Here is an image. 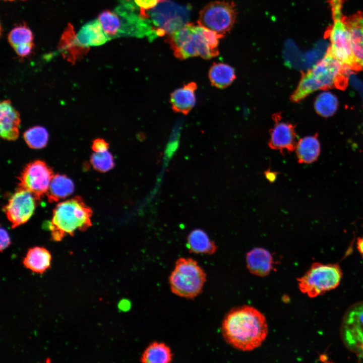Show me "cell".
Listing matches in <instances>:
<instances>
[{
  "mask_svg": "<svg viewBox=\"0 0 363 363\" xmlns=\"http://www.w3.org/2000/svg\"><path fill=\"white\" fill-rule=\"evenodd\" d=\"M221 332L226 342L234 348L251 351L265 340L268 327L261 312L253 307L243 306L227 314L222 322Z\"/></svg>",
  "mask_w": 363,
  "mask_h": 363,
  "instance_id": "obj_1",
  "label": "cell"
},
{
  "mask_svg": "<svg viewBox=\"0 0 363 363\" xmlns=\"http://www.w3.org/2000/svg\"><path fill=\"white\" fill-rule=\"evenodd\" d=\"M348 70L327 50L324 56L306 72L302 73L290 100L298 102L319 90L345 89Z\"/></svg>",
  "mask_w": 363,
  "mask_h": 363,
  "instance_id": "obj_2",
  "label": "cell"
},
{
  "mask_svg": "<svg viewBox=\"0 0 363 363\" xmlns=\"http://www.w3.org/2000/svg\"><path fill=\"white\" fill-rule=\"evenodd\" d=\"M222 37L204 27L188 23L168 35L167 41L179 59L198 56L208 59L219 54V40Z\"/></svg>",
  "mask_w": 363,
  "mask_h": 363,
  "instance_id": "obj_3",
  "label": "cell"
},
{
  "mask_svg": "<svg viewBox=\"0 0 363 363\" xmlns=\"http://www.w3.org/2000/svg\"><path fill=\"white\" fill-rule=\"evenodd\" d=\"M92 213L79 196L59 203L53 209L48 226L52 239L59 241L67 235H73L77 230H86L92 225Z\"/></svg>",
  "mask_w": 363,
  "mask_h": 363,
  "instance_id": "obj_4",
  "label": "cell"
},
{
  "mask_svg": "<svg viewBox=\"0 0 363 363\" xmlns=\"http://www.w3.org/2000/svg\"><path fill=\"white\" fill-rule=\"evenodd\" d=\"M333 23L327 28L324 37L330 43L328 50L348 70L359 71L354 58L350 33L343 15L344 0H328Z\"/></svg>",
  "mask_w": 363,
  "mask_h": 363,
  "instance_id": "obj_5",
  "label": "cell"
},
{
  "mask_svg": "<svg viewBox=\"0 0 363 363\" xmlns=\"http://www.w3.org/2000/svg\"><path fill=\"white\" fill-rule=\"evenodd\" d=\"M206 281L204 271L191 258L178 259L169 277L172 293L188 299L194 298L200 294Z\"/></svg>",
  "mask_w": 363,
  "mask_h": 363,
  "instance_id": "obj_6",
  "label": "cell"
},
{
  "mask_svg": "<svg viewBox=\"0 0 363 363\" xmlns=\"http://www.w3.org/2000/svg\"><path fill=\"white\" fill-rule=\"evenodd\" d=\"M191 8L171 0H161L146 11L147 18L157 30L158 36L170 35L188 23Z\"/></svg>",
  "mask_w": 363,
  "mask_h": 363,
  "instance_id": "obj_7",
  "label": "cell"
},
{
  "mask_svg": "<svg viewBox=\"0 0 363 363\" xmlns=\"http://www.w3.org/2000/svg\"><path fill=\"white\" fill-rule=\"evenodd\" d=\"M342 277L338 265L315 263L297 279L298 288L309 297H315L337 287Z\"/></svg>",
  "mask_w": 363,
  "mask_h": 363,
  "instance_id": "obj_8",
  "label": "cell"
},
{
  "mask_svg": "<svg viewBox=\"0 0 363 363\" xmlns=\"http://www.w3.org/2000/svg\"><path fill=\"white\" fill-rule=\"evenodd\" d=\"M114 11L119 20V37H146L152 41L158 36L150 20L141 16L140 8L132 1H120Z\"/></svg>",
  "mask_w": 363,
  "mask_h": 363,
  "instance_id": "obj_9",
  "label": "cell"
},
{
  "mask_svg": "<svg viewBox=\"0 0 363 363\" xmlns=\"http://www.w3.org/2000/svg\"><path fill=\"white\" fill-rule=\"evenodd\" d=\"M235 4L231 1H215L201 11L198 25L208 28L223 37L230 31L236 18Z\"/></svg>",
  "mask_w": 363,
  "mask_h": 363,
  "instance_id": "obj_10",
  "label": "cell"
},
{
  "mask_svg": "<svg viewBox=\"0 0 363 363\" xmlns=\"http://www.w3.org/2000/svg\"><path fill=\"white\" fill-rule=\"evenodd\" d=\"M340 336L348 350L363 357V301L353 304L346 310L340 326Z\"/></svg>",
  "mask_w": 363,
  "mask_h": 363,
  "instance_id": "obj_11",
  "label": "cell"
},
{
  "mask_svg": "<svg viewBox=\"0 0 363 363\" xmlns=\"http://www.w3.org/2000/svg\"><path fill=\"white\" fill-rule=\"evenodd\" d=\"M54 175L52 169L45 162L36 160L30 162L18 177V189L29 192L39 201L46 195Z\"/></svg>",
  "mask_w": 363,
  "mask_h": 363,
  "instance_id": "obj_12",
  "label": "cell"
},
{
  "mask_svg": "<svg viewBox=\"0 0 363 363\" xmlns=\"http://www.w3.org/2000/svg\"><path fill=\"white\" fill-rule=\"evenodd\" d=\"M37 201L29 192L18 189L4 207V211L12 228L26 223L30 218L35 209Z\"/></svg>",
  "mask_w": 363,
  "mask_h": 363,
  "instance_id": "obj_13",
  "label": "cell"
},
{
  "mask_svg": "<svg viewBox=\"0 0 363 363\" xmlns=\"http://www.w3.org/2000/svg\"><path fill=\"white\" fill-rule=\"evenodd\" d=\"M275 123L270 131V138L268 145L270 148L279 150L281 153L287 150L292 152L297 144V135L295 126L291 123L280 121V116L274 115Z\"/></svg>",
  "mask_w": 363,
  "mask_h": 363,
  "instance_id": "obj_14",
  "label": "cell"
},
{
  "mask_svg": "<svg viewBox=\"0 0 363 363\" xmlns=\"http://www.w3.org/2000/svg\"><path fill=\"white\" fill-rule=\"evenodd\" d=\"M1 136L9 141L16 140L19 134L20 117L19 113L9 100H5L0 104Z\"/></svg>",
  "mask_w": 363,
  "mask_h": 363,
  "instance_id": "obj_15",
  "label": "cell"
},
{
  "mask_svg": "<svg viewBox=\"0 0 363 363\" xmlns=\"http://www.w3.org/2000/svg\"><path fill=\"white\" fill-rule=\"evenodd\" d=\"M109 40L98 19L85 24L75 35V42L82 49L99 46Z\"/></svg>",
  "mask_w": 363,
  "mask_h": 363,
  "instance_id": "obj_16",
  "label": "cell"
},
{
  "mask_svg": "<svg viewBox=\"0 0 363 363\" xmlns=\"http://www.w3.org/2000/svg\"><path fill=\"white\" fill-rule=\"evenodd\" d=\"M197 89V84L191 82L174 90L170 95L172 110L175 112L188 114L195 105Z\"/></svg>",
  "mask_w": 363,
  "mask_h": 363,
  "instance_id": "obj_17",
  "label": "cell"
},
{
  "mask_svg": "<svg viewBox=\"0 0 363 363\" xmlns=\"http://www.w3.org/2000/svg\"><path fill=\"white\" fill-rule=\"evenodd\" d=\"M349 29L354 58L359 71L363 69V11L345 17Z\"/></svg>",
  "mask_w": 363,
  "mask_h": 363,
  "instance_id": "obj_18",
  "label": "cell"
},
{
  "mask_svg": "<svg viewBox=\"0 0 363 363\" xmlns=\"http://www.w3.org/2000/svg\"><path fill=\"white\" fill-rule=\"evenodd\" d=\"M246 263L250 272L260 277L268 275L273 269L272 254L262 248H256L249 251L247 254Z\"/></svg>",
  "mask_w": 363,
  "mask_h": 363,
  "instance_id": "obj_19",
  "label": "cell"
},
{
  "mask_svg": "<svg viewBox=\"0 0 363 363\" xmlns=\"http://www.w3.org/2000/svg\"><path fill=\"white\" fill-rule=\"evenodd\" d=\"M51 256L45 248L35 247L30 249L22 263L24 266L33 273L42 274L51 265Z\"/></svg>",
  "mask_w": 363,
  "mask_h": 363,
  "instance_id": "obj_20",
  "label": "cell"
},
{
  "mask_svg": "<svg viewBox=\"0 0 363 363\" xmlns=\"http://www.w3.org/2000/svg\"><path fill=\"white\" fill-rule=\"evenodd\" d=\"M187 247L190 253L197 254H214L217 247L203 230L196 229L192 230L187 237Z\"/></svg>",
  "mask_w": 363,
  "mask_h": 363,
  "instance_id": "obj_21",
  "label": "cell"
},
{
  "mask_svg": "<svg viewBox=\"0 0 363 363\" xmlns=\"http://www.w3.org/2000/svg\"><path fill=\"white\" fill-rule=\"evenodd\" d=\"M296 154L299 163H311L316 161L320 153V144L316 136H307L297 142Z\"/></svg>",
  "mask_w": 363,
  "mask_h": 363,
  "instance_id": "obj_22",
  "label": "cell"
},
{
  "mask_svg": "<svg viewBox=\"0 0 363 363\" xmlns=\"http://www.w3.org/2000/svg\"><path fill=\"white\" fill-rule=\"evenodd\" d=\"M74 190V185L71 179L65 175L54 174L46 194L48 201L50 203L58 202L70 196Z\"/></svg>",
  "mask_w": 363,
  "mask_h": 363,
  "instance_id": "obj_23",
  "label": "cell"
},
{
  "mask_svg": "<svg viewBox=\"0 0 363 363\" xmlns=\"http://www.w3.org/2000/svg\"><path fill=\"white\" fill-rule=\"evenodd\" d=\"M172 359L173 354L168 345L163 342L154 341L144 350L140 361L145 363H168Z\"/></svg>",
  "mask_w": 363,
  "mask_h": 363,
  "instance_id": "obj_24",
  "label": "cell"
},
{
  "mask_svg": "<svg viewBox=\"0 0 363 363\" xmlns=\"http://www.w3.org/2000/svg\"><path fill=\"white\" fill-rule=\"evenodd\" d=\"M211 84L218 88H224L230 85L236 78L234 69L221 63H214L209 71Z\"/></svg>",
  "mask_w": 363,
  "mask_h": 363,
  "instance_id": "obj_25",
  "label": "cell"
},
{
  "mask_svg": "<svg viewBox=\"0 0 363 363\" xmlns=\"http://www.w3.org/2000/svg\"><path fill=\"white\" fill-rule=\"evenodd\" d=\"M338 106L337 97L329 92H323L319 94L314 104L316 111L323 117H329L334 114Z\"/></svg>",
  "mask_w": 363,
  "mask_h": 363,
  "instance_id": "obj_26",
  "label": "cell"
},
{
  "mask_svg": "<svg viewBox=\"0 0 363 363\" xmlns=\"http://www.w3.org/2000/svg\"><path fill=\"white\" fill-rule=\"evenodd\" d=\"M98 20L110 40L119 37V20L114 11L105 10L102 12L98 16Z\"/></svg>",
  "mask_w": 363,
  "mask_h": 363,
  "instance_id": "obj_27",
  "label": "cell"
},
{
  "mask_svg": "<svg viewBox=\"0 0 363 363\" xmlns=\"http://www.w3.org/2000/svg\"><path fill=\"white\" fill-rule=\"evenodd\" d=\"M24 139L30 148L39 149L46 145L48 140V134L44 128L35 126L24 133Z\"/></svg>",
  "mask_w": 363,
  "mask_h": 363,
  "instance_id": "obj_28",
  "label": "cell"
},
{
  "mask_svg": "<svg viewBox=\"0 0 363 363\" xmlns=\"http://www.w3.org/2000/svg\"><path fill=\"white\" fill-rule=\"evenodd\" d=\"M90 162L95 169L101 172L110 170L115 165L113 157L108 150L94 152L91 156Z\"/></svg>",
  "mask_w": 363,
  "mask_h": 363,
  "instance_id": "obj_29",
  "label": "cell"
},
{
  "mask_svg": "<svg viewBox=\"0 0 363 363\" xmlns=\"http://www.w3.org/2000/svg\"><path fill=\"white\" fill-rule=\"evenodd\" d=\"M8 40L14 48L20 45L32 43L33 34L27 27L21 25L11 31L8 36Z\"/></svg>",
  "mask_w": 363,
  "mask_h": 363,
  "instance_id": "obj_30",
  "label": "cell"
},
{
  "mask_svg": "<svg viewBox=\"0 0 363 363\" xmlns=\"http://www.w3.org/2000/svg\"><path fill=\"white\" fill-rule=\"evenodd\" d=\"M161 0H134V3L140 8L142 17L147 18L146 11L155 7Z\"/></svg>",
  "mask_w": 363,
  "mask_h": 363,
  "instance_id": "obj_31",
  "label": "cell"
},
{
  "mask_svg": "<svg viewBox=\"0 0 363 363\" xmlns=\"http://www.w3.org/2000/svg\"><path fill=\"white\" fill-rule=\"evenodd\" d=\"M108 148L109 144L103 139L98 138L93 142L92 149L94 152H104Z\"/></svg>",
  "mask_w": 363,
  "mask_h": 363,
  "instance_id": "obj_32",
  "label": "cell"
},
{
  "mask_svg": "<svg viewBox=\"0 0 363 363\" xmlns=\"http://www.w3.org/2000/svg\"><path fill=\"white\" fill-rule=\"evenodd\" d=\"M33 43L20 45L14 48L16 53L21 57L27 56L32 52Z\"/></svg>",
  "mask_w": 363,
  "mask_h": 363,
  "instance_id": "obj_33",
  "label": "cell"
},
{
  "mask_svg": "<svg viewBox=\"0 0 363 363\" xmlns=\"http://www.w3.org/2000/svg\"><path fill=\"white\" fill-rule=\"evenodd\" d=\"M11 244L10 238L8 232L4 228H1V251L8 248Z\"/></svg>",
  "mask_w": 363,
  "mask_h": 363,
  "instance_id": "obj_34",
  "label": "cell"
},
{
  "mask_svg": "<svg viewBox=\"0 0 363 363\" xmlns=\"http://www.w3.org/2000/svg\"><path fill=\"white\" fill-rule=\"evenodd\" d=\"M265 174L266 176V177L267 179L271 182H274L276 178L277 173L273 171H271L270 170L266 171L265 172Z\"/></svg>",
  "mask_w": 363,
  "mask_h": 363,
  "instance_id": "obj_35",
  "label": "cell"
},
{
  "mask_svg": "<svg viewBox=\"0 0 363 363\" xmlns=\"http://www.w3.org/2000/svg\"><path fill=\"white\" fill-rule=\"evenodd\" d=\"M357 248L359 253L363 257V237L358 238L357 242Z\"/></svg>",
  "mask_w": 363,
  "mask_h": 363,
  "instance_id": "obj_36",
  "label": "cell"
},
{
  "mask_svg": "<svg viewBox=\"0 0 363 363\" xmlns=\"http://www.w3.org/2000/svg\"><path fill=\"white\" fill-rule=\"evenodd\" d=\"M8 1H14V0H8Z\"/></svg>",
  "mask_w": 363,
  "mask_h": 363,
  "instance_id": "obj_37",
  "label": "cell"
}]
</instances>
